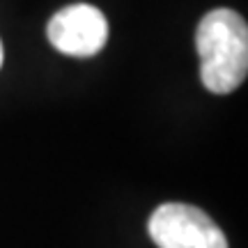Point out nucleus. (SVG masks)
<instances>
[{"instance_id":"nucleus-1","label":"nucleus","mask_w":248,"mask_h":248,"mask_svg":"<svg viewBox=\"0 0 248 248\" xmlns=\"http://www.w3.org/2000/svg\"><path fill=\"white\" fill-rule=\"evenodd\" d=\"M200 80L212 94H230L248 74V26L234 9L207 12L195 30Z\"/></svg>"},{"instance_id":"nucleus-2","label":"nucleus","mask_w":248,"mask_h":248,"mask_svg":"<svg viewBox=\"0 0 248 248\" xmlns=\"http://www.w3.org/2000/svg\"><path fill=\"white\" fill-rule=\"evenodd\" d=\"M147 230L159 248H228L221 228L191 204H161L152 214Z\"/></svg>"},{"instance_id":"nucleus-3","label":"nucleus","mask_w":248,"mask_h":248,"mask_svg":"<svg viewBox=\"0 0 248 248\" xmlns=\"http://www.w3.org/2000/svg\"><path fill=\"white\" fill-rule=\"evenodd\" d=\"M46 37L60 53L71 58H92L108 42V21L94 5L74 2L51 16Z\"/></svg>"},{"instance_id":"nucleus-4","label":"nucleus","mask_w":248,"mask_h":248,"mask_svg":"<svg viewBox=\"0 0 248 248\" xmlns=\"http://www.w3.org/2000/svg\"><path fill=\"white\" fill-rule=\"evenodd\" d=\"M2 60H5V48H2V42H0V67H2Z\"/></svg>"}]
</instances>
